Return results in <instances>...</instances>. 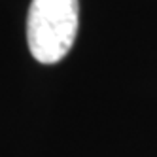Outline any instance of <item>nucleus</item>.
<instances>
[{
  "label": "nucleus",
  "mask_w": 157,
  "mask_h": 157,
  "mask_svg": "<svg viewBox=\"0 0 157 157\" xmlns=\"http://www.w3.org/2000/svg\"><path fill=\"white\" fill-rule=\"evenodd\" d=\"M78 23V0H32L27 17V42L32 57L42 64L59 63L74 46Z\"/></svg>",
  "instance_id": "nucleus-1"
}]
</instances>
